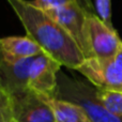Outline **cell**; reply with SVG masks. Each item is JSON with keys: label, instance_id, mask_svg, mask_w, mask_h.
Masks as SVG:
<instances>
[{"label": "cell", "instance_id": "30bf717a", "mask_svg": "<svg viewBox=\"0 0 122 122\" xmlns=\"http://www.w3.org/2000/svg\"><path fill=\"white\" fill-rule=\"evenodd\" d=\"M41 97L51 108L56 122H91L84 109L76 104L54 95Z\"/></svg>", "mask_w": 122, "mask_h": 122}, {"label": "cell", "instance_id": "9a60e30c", "mask_svg": "<svg viewBox=\"0 0 122 122\" xmlns=\"http://www.w3.org/2000/svg\"><path fill=\"white\" fill-rule=\"evenodd\" d=\"M69 1L75 3L87 14H95L94 4L92 3V0H69Z\"/></svg>", "mask_w": 122, "mask_h": 122}, {"label": "cell", "instance_id": "8992f818", "mask_svg": "<svg viewBox=\"0 0 122 122\" xmlns=\"http://www.w3.org/2000/svg\"><path fill=\"white\" fill-rule=\"evenodd\" d=\"M62 65L42 51L30 63L28 88L41 95H55L58 88V74Z\"/></svg>", "mask_w": 122, "mask_h": 122}, {"label": "cell", "instance_id": "5bb4252c", "mask_svg": "<svg viewBox=\"0 0 122 122\" xmlns=\"http://www.w3.org/2000/svg\"><path fill=\"white\" fill-rule=\"evenodd\" d=\"M30 2L36 8L44 12H51V11L57 10L61 6L65 5L69 2V0H32Z\"/></svg>", "mask_w": 122, "mask_h": 122}, {"label": "cell", "instance_id": "9c48e42d", "mask_svg": "<svg viewBox=\"0 0 122 122\" xmlns=\"http://www.w3.org/2000/svg\"><path fill=\"white\" fill-rule=\"evenodd\" d=\"M0 51L5 59L17 62L42 53V48L28 36L0 38Z\"/></svg>", "mask_w": 122, "mask_h": 122}, {"label": "cell", "instance_id": "e0dca14e", "mask_svg": "<svg viewBox=\"0 0 122 122\" xmlns=\"http://www.w3.org/2000/svg\"><path fill=\"white\" fill-rule=\"evenodd\" d=\"M11 122H15V121H14V120H13V121H11Z\"/></svg>", "mask_w": 122, "mask_h": 122}, {"label": "cell", "instance_id": "5b68a950", "mask_svg": "<svg viewBox=\"0 0 122 122\" xmlns=\"http://www.w3.org/2000/svg\"><path fill=\"white\" fill-rule=\"evenodd\" d=\"M76 71L97 88L122 92V70L115 59L89 58Z\"/></svg>", "mask_w": 122, "mask_h": 122}, {"label": "cell", "instance_id": "ba28073f", "mask_svg": "<svg viewBox=\"0 0 122 122\" xmlns=\"http://www.w3.org/2000/svg\"><path fill=\"white\" fill-rule=\"evenodd\" d=\"M76 41L84 53V25L87 13L75 3L69 1L65 5L57 10L46 12Z\"/></svg>", "mask_w": 122, "mask_h": 122}, {"label": "cell", "instance_id": "52a82bcc", "mask_svg": "<svg viewBox=\"0 0 122 122\" xmlns=\"http://www.w3.org/2000/svg\"><path fill=\"white\" fill-rule=\"evenodd\" d=\"M32 58L12 62L5 59L0 51V88L10 95L29 89L28 77Z\"/></svg>", "mask_w": 122, "mask_h": 122}, {"label": "cell", "instance_id": "3957f363", "mask_svg": "<svg viewBox=\"0 0 122 122\" xmlns=\"http://www.w3.org/2000/svg\"><path fill=\"white\" fill-rule=\"evenodd\" d=\"M84 55L86 59H114L122 45L116 29L108 27L97 14H87L84 25Z\"/></svg>", "mask_w": 122, "mask_h": 122}, {"label": "cell", "instance_id": "2e32d148", "mask_svg": "<svg viewBox=\"0 0 122 122\" xmlns=\"http://www.w3.org/2000/svg\"><path fill=\"white\" fill-rule=\"evenodd\" d=\"M114 59H115V62L117 63V65L122 70V45H121L120 49H119L118 54L116 55V57H115Z\"/></svg>", "mask_w": 122, "mask_h": 122}, {"label": "cell", "instance_id": "6da1fadb", "mask_svg": "<svg viewBox=\"0 0 122 122\" xmlns=\"http://www.w3.org/2000/svg\"><path fill=\"white\" fill-rule=\"evenodd\" d=\"M31 38L42 51L63 66L77 70L86 58L76 41L46 12L28 0H6Z\"/></svg>", "mask_w": 122, "mask_h": 122}, {"label": "cell", "instance_id": "4fadbf2b", "mask_svg": "<svg viewBox=\"0 0 122 122\" xmlns=\"http://www.w3.org/2000/svg\"><path fill=\"white\" fill-rule=\"evenodd\" d=\"M13 121L11 95L0 88V122Z\"/></svg>", "mask_w": 122, "mask_h": 122}, {"label": "cell", "instance_id": "7c38bea8", "mask_svg": "<svg viewBox=\"0 0 122 122\" xmlns=\"http://www.w3.org/2000/svg\"><path fill=\"white\" fill-rule=\"evenodd\" d=\"M95 14L108 27L115 29L112 21V0H95L94 1Z\"/></svg>", "mask_w": 122, "mask_h": 122}, {"label": "cell", "instance_id": "277c9868", "mask_svg": "<svg viewBox=\"0 0 122 122\" xmlns=\"http://www.w3.org/2000/svg\"><path fill=\"white\" fill-rule=\"evenodd\" d=\"M11 103L15 122H56L49 105L31 89L12 94Z\"/></svg>", "mask_w": 122, "mask_h": 122}, {"label": "cell", "instance_id": "8fae6325", "mask_svg": "<svg viewBox=\"0 0 122 122\" xmlns=\"http://www.w3.org/2000/svg\"><path fill=\"white\" fill-rule=\"evenodd\" d=\"M97 97L106 109L122 119V92L97 88Z\"/></svg>", "mask_w": 122, "mask_h": 122}, {"label": "cell", "instance_id": "7a4b0ae2", "mask_svg": "<svg viewBox=\"0 0 122 122\" xmlns=\"http://www.w3.org/2000/svg\"><path fill=\"white\" fill-rule=\"evenodd\" d=\"M92 85V84H91ZM84 109L91 122H122V119L107 110L97 97V88L78 79L58 74V88L56 94Z\"/></svg>", "mask_w": 122, "mask_h": 122}]
</instances>
